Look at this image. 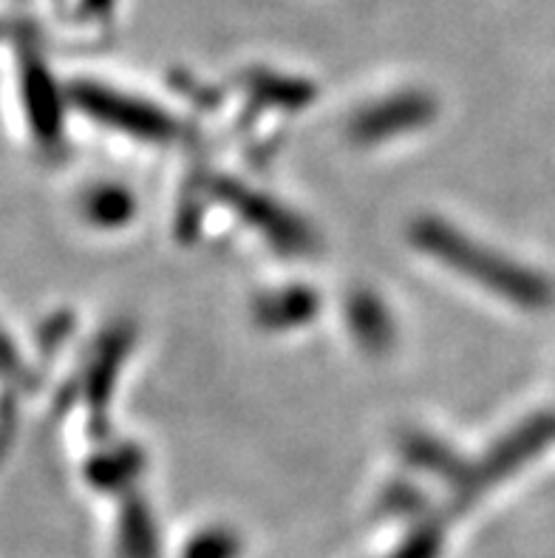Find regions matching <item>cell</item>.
<instances>
[{"instance_id": "6da1fadb", "label": "cell", "mask_w": 555, "mask_h": 558, "mask_svg": "<svg viewBox=\"0 0 555 558\" xmlns=\"http://www.w3.org/2000/svg\"><path fill=\"white\" fill-rule=\"evenodd\" d=\"M80 99H83V106L88 108L94 117H102V120L128 128V131H136V134L142 136H168L170 131V122L165 120L162 113H156L150 111V108L142 106H131V102L111 97V94L88 92Z\"/></svg>"}]
</instances>
